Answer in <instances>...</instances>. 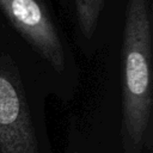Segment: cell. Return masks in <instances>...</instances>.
Returning <instances> with one entry per match:
<instances>
[{
	"label": "cell",
	"instance_id": "6da1fadb",
	"mask_svg": "<svg viewBox=\"0 0 153 153\" xmlns=\"http://www.w3.org/2000/svg\"><path fill=\"white\" fill-rule=\"evenodd\" d=\"M0 50L49 97L62 104L75 97L80 65L51 0H0Z\"/></svg>",
	"mask_w": 153,
	"mask_h": 153
},
{
	"label": "cell",
	"instance_id": "7a4b0ae2",
	"mask_svg": "<svg viewBox=\"0 0 153 153\" xmlns=\"http://www.w3.org/2000/svg\"><path fill=\"white\" fill-rule=\"evenodd\" d=\"M153 14L151 0H128L122 39L121 143L123 153L153 147Z\"/></svg>",
	"mask_w": 153,
	"mask_h": 153
},
{
	"label": "cell",
	"instance_id": "3957f363",
	"mask_svg": "<svg viewBox=\"0 0 153 153\" xmlns=\"http://www.w3.org/2000/svg\"><path fill=\"white\" fill-rule=\"evenodd\" d=\"M49 96L0 50V153H53Z\"/></svg>",
	"mask_w": 153,
	"mask_h": 153
},
{
	"label": "cell",
	"instance_id": "277c9868",
	"mask_svg": "<svg viewBox=\"0 0 153 153\" xmlns=\"http://www.w3.org/2000/svg\"><path fill=\"white\" fill-rule=\"evenodd\" d=\"M59 8L75 50L93 57L102 47L105 0H59Z\"/></svg>",
	"mask_w": 153,
	"mask_h": 153
},
{
	"label": "cell",
	"instance_id": "5b68a950",
	"mask_svg": "<svg viewBox=\"0 0 153 153\" xmlns=\"http://www.w3.org/2000/svg\"><path fill=\"white\" fill-rule=\"evenodd\" d=\"M65 153H81V151L79 149V147L76 145H74L73 142H71V143H68Z\"/></svg>",
	"mask_w": 153,
	"mask_h": 153
}]
</instances>
